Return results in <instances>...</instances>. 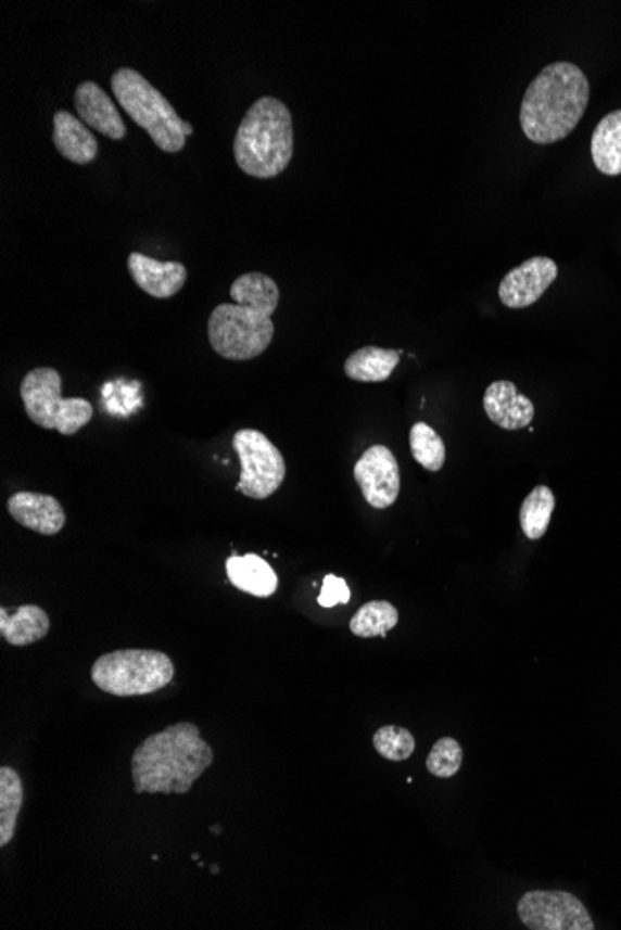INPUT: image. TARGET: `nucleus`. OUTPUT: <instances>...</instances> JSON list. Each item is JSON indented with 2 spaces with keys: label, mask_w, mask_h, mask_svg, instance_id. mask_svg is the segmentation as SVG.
<instances>
[{
  "label": "nucleus",
  "mask_w": 621,
  "mask_h": 930,
  "mask_svg": "<svg viewBox=\"0 0 621 930\" xmlns=\"http://www.w3.org/2000/svg\"><path fill=\"white\" fill-rule=\"evenodd\" d=\"M233 448L240 459L237 491L252 500H266L279 491L286 480V459L265 433L257 430L237 431Z\"/></svg>",
  "instance_id": "nucleus-8"
},
{
  "label": "nucleus",
  "mask_w": 621,
  "mask_h": 930,
  "mask_svg": "<svg viewBox=\"0 0 621 930\" xmlns=\"http://www.w3.org/2000/svg\"><path fill=\"white\" fill-rule=\"evenodd\" d=\"M26 417L43 430L72 436L90 424L93 407L85 398H64L62 378L54 368H34L21 381Z\"/></svg>",
  "instance_id": "nucleus-7"
},
{
  "label": "nucleus",
  "mask_w": 621,
  "mask_h": 930,
  "mask_svg": "<svg viewBox=\"0 0 621 930\" xmlns=\"http://www.w3.org/2000/svg\"><path fill=\"white\" fill-rule=\"evenodd\" d=\"M401 362V352L385 347L365 346L350 355L344 362V373L359 383H382L391 378Z\"/></svg>",
  "instance_id": "nucleus-19"
},
{
  "label": "nucleus",
  "mask_w": 621,
  "mask_h": 930,
  "mask_svg": "<svg viewBox=\"0 0 621 930\" xmlns=\"http://www.w3.org/2000/svg\"><path fill=\"white\" fill-rule=\"evenodd\" d=\"M75 110L77 117L88 129L98 130L101 135L122 142L127 136V127L116 110L111 95L104 93L99 84L85 80L75 90Z\"/></svg>",
  "instance_id": "nucleus-12"
},
{
  "label": "nucleus",
  "mask_w": 621,
  "mask_h": 930,
  "mask_svg": "<svg viewBox=\"0 0 621 930\" xmlns=\"http://www.w3.org/2000/svg\"><path fill=\"white\" fill-rule=\"evenodd\" d=\"M229 294L235 303H220L208 316V342L227 360L242 362L265 354L276 326L279 286L273 277L250 271L235 279Z\"/></svg>",
  "instance_id": "nucleus-1"
},
{
  "label": "nucleus",
  "mask_w": 621,
  "mask_h": 930,
  "mask_svg": "<svg viewBox=\"0 0 621 930\" xmlns=\"http://www.w3.org/2000/svg\"><path fill=\"white\" fill-rule=\"evenodd\" d=\"M372 741H375L376 752L391 762H404L415 751L414 734L402 726H382L376 731Z\"/></svg>",
  "instance_id": "nucleus-25"
},
{
  "label": "nucleus",
  "mask_w": 621,
  "mask_h": 930,
  "mask_svg": "<svg viewBox=\"0 0 621 930\" xmlns=\"http://www.w3.org/2000/svg\"><path fill=\"white\" fill-rule=\"evenodd\" d=\"M25 802V788L13 767H0V845L7 848L15 836L17 817Z\"/></svg>",
  "instance_id": "nucleus-21"
},
{
  "label": "nucleus",
  "mask_w": 621,
  "mask_h": 930,
  "mask_svg": "<svg viewBox=\"0 0 621 930\" xmlns=\"http://www.w3.org/2000/svg\"><path fill=\"white\" fill-rule=\"evenodd\" d=\"M409 448L414 454L415 461L421 464L428 472H440L447 459V449L434 428L417 422L409 431Z\"/></svg>",
  "instance_id": "nucleus-24"
},
{
  "label": "nucleus",
  "mask_w": 621,
  "mask_h": 930,
  "mask_svg": "<svg viewBox=\"0 0 621 930\" xmlns=\"http://www.w3.org/2000/svg\"><path fill=\"white\" fill-rule=\"evenodd\" d=\"M213 762V749L194 723L168 726L143 739L130 757L135 793L185 795Z\"/></svg>",
  "instance_id": "nucleus-2"
},
{
  "label": "nucleus",
  "mask_w": 621,
  "mask_h": 930,
  "mask_svg": "<svg viewBox=\"0 0 621 930\" xmlns=\"http://www.w3.org/2000/svg\"><path fill=\"white\" fill-rule=\"evenodd\" d=\"M229 582L252 597H273L278 590V574L265 559L248 553V556H231L226 563Z\"/></svg>",
  "instance_id": "nucleus-18"
},
{
  "label": "nucleus",
  "mask_w": 621,
  "mask_h": 930,
  "mask_svg": "<svg viewBox=\"0 0 621 930\" xmlns=\"http://www.w3.org/2000/svg\"><path fill=\"white\" fill-rule=\"evenodd\" d=\"M52 143L65 161L86 166L98 158V138L72 112L59 110L52 117Z\"/></svg>",
  "instance_id": "nucleus-16"
},
{
  "label": "nucleus",
  "mask_w": 621,
  "mask_h": 930,
  "mask_svg": "<svg viewBox=\"0 0 621 930\" xmlns=\"http://www.w3.org/2000/svg\"><path fill=\"white\" fill-rule=\"evenodd\" d=\"M294 153L291 110L276 97H259L242 117L235 135L233 154L240 169L255 179L283 174Z\"/></svg>",
  "instance_id": "nucleus-4"
},
{
  "label": "nucleus",
  "mask_w": 621,
  "mask_h": 930,
  "mask_svg": "<svg viewBox=\"0 0 621 930\" xmlns=\"http://www.w3.org/2000/svg\"><path fill=\"white\" fill-rule=\"evenodd\" d=\"M354 477L363 498L375 509H388L401 495V469L391 449L370 446L356 462Z\"/></svg>",
  "instance_id": "nucleus-10"
},
{
  "label": "nucleus",
  "mask_w": 621,
  "mask_h": 930,
  "mask_svg": "<svg viewBox=\"0 0 621 930\" xmlns=\"http://www.w3.org/2000/svg\"><path fill=\"white\" fill-rule=\"evenodd\" d=\"M111 88L119 106L150 135L156 148L169 154L185 149L188 136L194 132L192 125L177 116L168 99L148 78L130 67H122L112 75Z\"/></svg>",
  "instance_id": "nucleus-5"
},
{
  "label": "nucleus",
  "mask_w": 621,
  "mask_h": 930,
  "mask_svg": "<svg viewBox=\"0 0 621 930\" xmlns=\"http://www.w3.org/2000/svg\"><path fill=\"white\" fill-rule=\"evenodd\" d=\"M592 161L603 175H621V110H614L597 123L592 135Z\"/></svg>",
  "instance_id": "nucleus-20"
},
{
  "label": "nucleus",
  "mask_w": 621,
  "mask_h": 930,
  "mask_svg": "<svg viewBox=\"0 0 621 930\" xmlns=\"http://www.w3.org/2000/svg\"><path fill=\"white\" fill-rule=\"evenodd\" d=\"M8 513L12 519L39 535H56L65 526V511L54 496L41 493H15L8 500Z\"/></svg>",
  "instance_id": "nucleus-14"
},
{
  "label": "nucleus",
  "mask_w": 621,
  "mask_h": 930,
  "mask_svg": "<svg viewBox=\"0 0 621 930\" xmlns=\"http://www.w3.org/2000/svg\"><path fill=\"white\" fill-rule=\"evenodd\" d=\"M555 495L547 485H537L531 495L524 498L523 506L519 509V522L527 539L537 540L544 537L555 511Z\"/></svg>",
  "instance_id": "nucleus-23"
},
{
  "label": "nucleus",
  "mask_w": 621,
  "mask_h": 930,
  "mask_svg": "<svg viewBox=\"0 0 621 930\" xmlns=\"http://www.w3.org/2000/svg\"><path fill=\"white\" fill-rule=\"evenodd\" d=\"M588 103L590 82L581 67L570 62L545 65L524 91L521 129L537 145L560 142L583 119Z\"/></svg>",
  "instance_id": "nucleus-3"
},
{
  "label": "nucleus",
  "mask_w": 621,
  "mask_h": 930,
  "mask_svg": "<svg viewBox=\"0 0 621 930\" xmlns=\"http://www.w3.org/2000/svg\"><path fill=\"white\" fill-rule=\"evenodd\" d=\"M484 411L503 430L529 428L534 420V404L511 381H495L484 392Z\"/></svg>",
  "instance_id": "nucleus-15"
},
{
  "label": "nucleus",
  "mask_w": 621,
  "mask_h": 930,
  "mask_svg": "<svg viewBox=\"0 0 621 930\" xmlns=\"http://www.w3.org/2000/svg\"><path fill=\"white\" fill-rule=\"evenodd\" d=\"M518 916L531 930H594L581 899L568 892H529L519 899Z\"/></svg>",
  "instance_id": "nucleus-9"
},
{
  "label": "nucleus",
  "mask_w": 621,
  "mask_h": 930,
  "mask_svg": "<svg viewBox=\"0 0 621 930\" xmlns=\"http://www.w3.org/2000/svg\"><path fill=\"white\" fill-rule=\"evenodd\" d=\"M558 266L549 257H532L506 273L498 284V297L508 308H527L557 281Z\"/></svg>",
  "instance_id": "nucleus-11"
},
{
  "label": "nucleus",
  "mask_w": 621,
  "mask_h": 930,
  "mask_svg": "<svg viewBox=\"0 0 621 930\" xmlns=\"http://www.w3.org/2000/svg\"><path fill=\"white\" fill-rule=\"evenodd\" d=\"M398 610L388 600H372L365 603L350 621L352 634L363 639L385 637L398 624Z\"/></svg>",
  "instance_id": "nucleus-22"
},
{
  "label": "nucleus",
  "mask_w": 621,
  "mask_h": 930,
  "mask_svg": "<svg viewBox=\"0 0 621 930\" xmlns=\"http://www.w3.org/2000/svg\"><path fill=\"white\" fill-rule=\"evenodd\" d=\"M461 762H464L461 744L453 738H441L428 754L427 769L434 777L453 778L461 769Z\"/></svg>",
  "instance_id": "nucleus-26"
},
{
  "label": "nucleus",
  "mask_w": 621,
  "mask_h": 930,
  "mask_svg": "<svg viewBox=\"0 0 621 930\" xmlns=\"http://www.w3.org/2000/svg\"><path fill=\"white\" fill-rule=\"evenodd\" d=\"M175 665L161 650L127 648L101 655L91 665V681L114 697L156 693L174 680Z\"/></svg>",
  "instance_id": "nucleus-6"
},
{
  "label": "nucleus",
  "mask_w": 621,
  "mask_h": 930,
  "mask_svg": "<svg viewBox=\"0 0 621 930\" xmlns=\"http://www.w3.org/2000/svg\"><path fill=\"white\" fill-rule=\"evenodd\" d=\"M127 268L138 289L156 300H168L179 294L188 279L185 264L175 260L161 263L142 253H130L127 257Z\"/></svg>",
  "instance_id": "nucleus-13"
},
{
  "label": "nucleus",
  "mask_w": 621,
  "mask_h": 930,
  "mask_svg": "<svg viewBox=\"0 0 621 930\" xmlns=\"http://www.w3.org/2000/svg\"><path fill=\"white\" fill-rule=\"evenodd\" d=\"M348 602V584L344 582L343 577L333 576V574H328V576L324 577L322 590H320L318 603L322 608H335L339 603H343L344 606V603Z\"/></svg>",
  "instance_id": "nucleus-27"
},
{
  "label": "nucleus",
  "mask_w": 621,
  "mask_h": 930,
  "mask_svg": "<svg viewBox=\"0 0 621 930\" xmlns=\"http://www.w3.org/2000/svg\"><path fill=\"white\" fill-rule=\"evenodd\" d=\"M51 629V619L34 603L0 610V636L12 647H28L41 641Z\"/></svg>",
  "instance_id": "nucleus-17"
}]
</instances>
